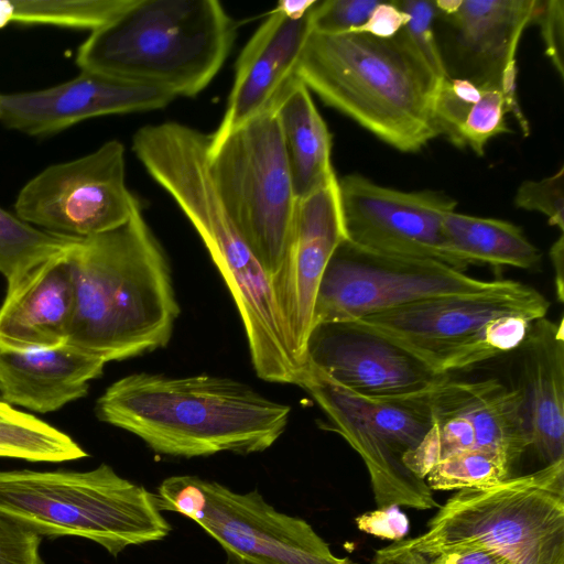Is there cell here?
<instances>
[{"instance_id":"obj_4","label":"cell","mask_w":564,"mask_h":564,"mask_svg":"<svg viewBox=\"0 0 564 564\" xmlns=\"http://www.w3.org/2000/svg\"><path fill=\"white\" fill-rule=\"evenodd\" d=\"M237 24L216 0H131L80 44V70L156 87L204 90L227 59Z\"/></svg>"},{"instance_id":"obj_20","label":"cell","mask_w":564,"mask_h":564,"mask_svg":"<svg viewBox=\"0 0 564 564\" xmlns=\"http://www.w3.org/2000/svg\"><path fill=\"white\" fill-rule=\"evenodd\" d=\"M70 248L34 268L7 291L0 307L1 346L33 349L66 344L75 308Z\"/></svg>"},{"instance_id":"obj_7","label":"cell","mask_w":564,"mask_h":564,"mask_svg":"<svg viewBox=\"0 0 564 564\" xmlns=\"http://www.w3.org/2000/svg\"><path fill=\"white\" fill-rule=\"evenodd\" d=\"M415 539L437 550H488L509 564H564V460L458 490Z\"/></svg>"},{"instance_id":"obj_17","label":"cell","mask_w":564,"mask_h":564,"mask_svg":"<svg viewBox=\"0 0 564 564\" xmlns=\"http://www.w3.org/2000/svg\"><path fill=\"white\" fill-rule=\"evenodd\" d=\"M175 98L156 87L80 70L53 87L0 95V121L30 135H50L95 117L161 109Z\"/></svg>"},{"instance_id":"obj_11","label":"cell","mask_w":564,"mask_h":564,"mask_svg":"<svg viewBox=\"0 0 564 564\" xmlns=\"http://www.w3.org/2000/svg\"><path fill=\"white\" fill-rule=\"evenodd\" d=\"M431 426L403 457V464L425 480L448 456L484 452L510 469L529 451L523 398L518 387L499 378L459 379L442 375L426 389Z\"/></svg>"},{"instance_id":"obj_28","label":"cell","mask_w":564,"mask_h":564,"mask_svg":"<svg viewBox=\"0 0 564 564\" xmlns=\"http://www.w3.org/2000/svg\"><path fill=\"white\" fill-rule=\"evenodd\" d=\"M478 96L470 99L465 108L462 124L453 144L468 147L476 154L484 155L485 147L491 138L510 133L506 113L511 112L519 122L524 135L530 132L529 123L520 108L518 99H512L492 84H478Z\"/></svg>"},{"instance_id":"obj_23","label":"cell","mask_w":564,"mask_h":564,"mask_svg":"<svg viewBox=\"0 0 564 564\" xmlns=\"http://www.w3.org/2000/svg\"><path fill=\"white\" fill-rule=\"evenodd\" d=\"M271 109L279 123L296 199L337 178L330 160L332 135L310 89L294 77Z\"/></svg>"},{"instance_id":"obj_39","label":"cell","mask_w":564,"mask_h":564,"mask_svg":"<svg viewBox=\"0 0 564 564\" xmlns=\"http://www.w3.org/2000/svg\"><path fill=\"white\" fill-rule=\"evenodd\" d=\"M318 2V0H281L272 9L291 19L305 17Z\"/></svg>"},{"instance_id":"obj_22","label":"cell","mask_w":564,"mask_h":564,"mask_svg":"<svg viewBox=\"0 0 564 564\" xmlns=\"http://www.w3.org/2000/svg\"><path fill=\"white\" fill-rule=\"evenodd\" d=\"M106 362L74 346L15 349L0 345V395L39 413L85 397Z\"/></svg>"},{"instance_id":"obj_30","label":"cell","mask_w":564,"mask_h":564,"mask_svg":"<svg viewBox=\"0 0 564 564\" xmlns=\"http://www.w3.org/2000/svg\"><path fill=\"white\" fill-rule=\"evenodd\" d=\"M371 564H509L484 549L437 550L420 544L415 538L392 542L377 550Z\"/></svg>"},{"instance_id":"obj_14","label":"cell","mask_w":564,"mask_h":564,"mask_svg":"<svg viewBox=\"0 0 564 564\" xmlns=\"http://www.w3.org/2000/svg\"><path fill=\"white\" fill-rule=\"evenodd\" d=\"M345 239L379 253L429 259L463 271L442 232L456 200L434 191L404 192L350 174L338 180Z\"/></svg>"},{"instance_id":"obj_36","label":"cell","mask_w":564,"mask_h":564,"mask_svg":"<svg viewBox=\"0 0 564 564\" xmlns=\"http://www.w3.org/2000/svg\"><path fill=\"white\" fill-rule=\"evenodd\" d=\"M355 522L360 531L393 542L403 540L410 529L406 514L398 506H387L367 511L359 514Z\"/></svg>"},{"instance_id":"obj_12","label":"cell","mask_w":564,"mask_h":564,"mask_svg":"<svg viewBox=\"0 0 564 564\" xmlns=\"http://www.w3.org/2000/svg\"><path fill=\"white\" fill-rule=\"evenodd\" d=\"M494 283L438 261L373 252L344 239L322 275L312 327L356 321L427 297L480 292Z\"/></svg>"},{"instance_id":"obj_29","label":"cell","mask_w":564,"mask_h":564,"mask_svg":"<svg viewBox=\"0 0 564 564\" xmlns=\"http://www.w3.org/2000/svg\"><path fill=\"white\" fill-rule=\"evenodd\" d=\"M511 469L499 458L484 452H467L441 459L425 477L434 490L487 488L511 477Z\"/></svg>"},{"instance_id":"obj_26","label":"cell","mask_w":564,"mask_h":564,"mask_svg":"<svg viewBox=\"0 0 564 564\" xmlns=\"http://www.w3.org/2000/svg\"><path fill=\"white\" fill-rule=\"evenodd\" d=\"M79 239L40 229L0 207V273L7 281V291Z\"/></svg>"},{"instance_id":"obj_38","label":"cell","mask_w":564,"mask_h":564,"mask_svg":"<svg viewBox=\"0 0 564 564\" xmlns=\"http://www.w3.org/2000/svg\"><path fill=\"white\" fill-rule=\"evenodd\" d=\"M550 258L552 260V264L555 271V289L556 296L558 301L562 303L564 300V281H563V268H564V236L560 234V237L552 245L550 249Z\"/></svg>"},{"instance_id":"obj_8","label":"cell","mask_w":564,"mask_h":564,"mask_svg":"<svg viewBox=\"0 0 564 564\" xmlns=\"http://www.w3.org/2000/svg\"><path fill=\"white\" fill-rule=\"evenodd\" d=\"M296 386L308 392L330 429L362 459L377 508L438 507L425 480L403 464L404 455L420 444L431 426L426 389L399 398H369L339 386L307 361Z\"/></svg>"},{"instance_id":"obj_32","label":"cell","mask_w":564,"mask_h":564,"mask_svg":"<svg viewBox=\"0 0 564 564\" xmlns=\"http://www.w3.org/2000/svg\"><path fill=\"white\" fill-rule=\"evenodd\" d=\"M517 207L539 212L547 217L549 225L564 231V167L539 181H524L514 196Z\"/></svg>"},{"instance_id":"obj_15","label":"cell","mask_w":564,"mask_h":564,"mask_svg":"<svg viewBox=\"0 0 564 564\" xmlns=\"http://www.w3.org/2000/svg\"><path fill=\"white\" fill-rule=\"evenodd\" d=\"M345 239L338 178L297 200L283 260L270 284L289 349L303 366L324 270Z\"/></svg>"},{"instance_id":"obj_33","label":"cell","mask_w":564,"mask_h":564,"mask_svg":"<svg viewBox=\"0 0 564 564\" xmlns=\"http://www.w3.org/2000/svg\"><path fill=\"white\" fill-rule=\"evenodd\" d=\"M379 3L380 0L318 1L311 14L312 30L327 35L351 33L366 23Z\"/></svg>"},{"instance_id":"obj_13","label":"cell","mask_w":564,"mask_h":564,"mask_svg":"<svg viewBox=\"0 0 564 564\" xmlns=\"http://www.w3.org/2000/svg\"><path fill=\"white\" fill-rule=\"evenodd\" d=\"M139 206L126 183L124 147L110 140L36 174L19 192L14 210L40 229L86 238L123 225Z\"/></svg>"},{"instance_id":"obj_34","label":"cell","mask_w":564,"mask_h":564,"mask_svg":"<svg viewBox=\"0 0 564 564\" xmlns=\"http://www.w3.org/2000/svg\"><path fill=\"white\" fill-rule=\"evenodd\" d=\"M40 543L36 532L0 513V564H44Z\"/></svg>"},{"instance_id":"obj_27","label":"cell","mask_w":564,"mask_h":564,"mask_svg":"<svg viewBox=\"0 0 564 564\" xmlns=\"http://www.w3.org/2000/svg\"><path fill=\"white\" fill-rule=\"evenodd\" d=\"M131 0H0V29L11 24H51L94 31Z\"/></svg>"},{"instance_id":"obj_2","label":"cell","mask_w":564,"mask_h":564,"mask_svg":"<svg viewBox=\"0 0 564 564\" xmlns=\"http://www.w3.org/2000/svg\"><path fill=\"white\" fill-rule=\"evenodd\" d=\"M99 421L173 457L221 452L241 455L271 447L286 430L291 408L240 381L198 375H128L98 398Z\"/></svg>"},{"instance_id":"obj_25","label":"cell","mask_w":564,"mask_h":564,"mask_svg":"<svg viewBox=\"0 0 564 564\" xmlns=\"http://www.w3.org/2000/svg\"><path fill=\"white\" fill-rule=\"evenodd\" d=\"M0 456L32 462H65L87 454L67 434L0 401Z\"/></svg>"},{"instance_id":"obj_24","label":"cell","mask_w":564,"mask_h":564,"mask_svg":"<svg viewBox=\"0 0 564 564\" xmlns=\"http://www.w3.org/2000/svg\"><path fill=\"white\" fill-rule=\"evenodd\" d=\"M442 232L463 270L471 264L528 270L541 261L540 250L510 221L451 210L443 218Z\"/></svg>"},{"instance_id":"obj_3","label":"cell","mask_w":564,"mask_h":564,"mask_svg":"<svg viewBox=\"0 0 564 564\" xmlns=\"http://www.w3.org/2000/svg\"><path fill=\"white\" fill-rule=\"evenodd\" d=\"M295 77L399 151L416 152L438 135L434 106L443 78L403 28L389 39L312 31Z\"/></svg>"},{"instance_id":"obj_5","label":"cell","mask_w":564,"mask_h":564,"mask_svg":"<svg viewBox=\"0 0 564 564\" xmlns=\"http://www.w3.org/2000/svg\"><path fill=\"white\" fill-rule=\"evenodd\" d=\"M0 513L39 535L91 540L112 556L171 532L154 492L107 464L87 471H0Z\"/></svg>"},{"instance_id":"obj_6","label":"cell","mask_w":564,"mask_h":564,"mask_svg":"<svg viewBox=\"0 0 564 564\" xmlns=\"http://www.w3.org/2000/svg\"><path fill=\"white\" fill-rule=\"evenodd\" d=\"M550 302L534 288L496 280L491 288L411 302L356 319L422 360L436 375L512 352Z\"/></svg>"},{"instance_id":"obj_16","label":"cell","mask_w":564,"mask_h":564,"mask_svg":"<svg viewBox=\"0 0 564 564\" xmlns=\"http://www.w3.org/2000/svg\"><path fill=\"white\" fill-rule=\"evenodd\" d=\"M305 361L339 386L379 399L421 392L442 376L357 321L314 325L306 341Z\"/></svg>"},{"instance_id":"obj_37","label":"cell","mask_w":564,"mask_h":564,"mask_svg":"<svg viewBox=\"0 0 564 564\" xmlns=\"http://www.w3.org/2000/svg\"><path fill=\"white\" fill-rule=\"evenodd\" d=\"M406 21L408 15L394 1H380L366 23L351 33H364L379 39H389L398 34Z\"/></svg>"},{"instance_id":"obj_19","label":"cell","mask_w":564,"mask_h":564,"mask_svg":"<svg viewBox=\"0 0 564 564\" xmlns=\"http://www.w3.org/2000/svg\"><path fill=\"white\" fill-rule=\"evenodd\" d=\"M513 379L524 406L529 451L542 467L564 460V328L542 317L533 321L512 351Z\"/></svg>"},{"instance_id":"obj_9","label":"cell","mask_w":564,"mask_h":564,"mask_svg":"<svg viewBox=\"0 0 564 564\" xmlns=\"http://www.w3.org/2000/svg\"><path fill=\"white\" fill-rule=\"evenodd\" d=\"M163 511L197 523L225 551V564H354L335 555L302 518L278 511L257 491L245 494L196 476H171L154 492Z\"/></svg>"},{"instance_id":"obj_31","label":"cell","mask_w":564,"mask_h":564,"mask_svg":"<svg viewBox=\"0 0 564 564\" xmlns=\"http://www.w3.org/2000/svg\"><path fill=\"white\" fill-rule=\"evenodd\" d=\"M394 2L408 15L403 30L420 54L440 78L448 76L446 63L434 30V22L437 19L435 2L427 0Z\"/></svg>"},{"instance_id":"obj_10","label":"cell","mask_w":564,"mask_h":564,"mask_svg":"<svg viewBox=\"0 0 564 564\" xmlns=\"http://www.w3.org/2000/svg\"><path fill=\"white\" fill-rule=\"evenodd\" d=\"M208 161L227 213L270 279L283 260L297 204L274 111L208 149Z\"/></svg>"},{"instance_id":"obj_21","label":"cell","mask_w":564,"mask_h":564,"mask_svg":"<svg viewBox=\"0 0 564 564\" xmlns=\"http://www.w3.org/2000/svg\"><path fill=\"white\" fill-rule=\"evenodd\" d=\"M437 18L453 29L458 52L476 74V84L501 88L517 70L516 52L524 29L533 22L539 0H438Z\"/></svg>"},{"instance_id":"obj_1","label":"cell","mask_w":564,"mask_h":564,"mask_svg":"<svg viewBox=\"0 0 564 564\" xmlns=\"http://www.w3.org/2000/svg\"><path fill=\"white\" fill-rule=\"evenodd\" d=\"M75 308L67 345L108 361L165 347L180 315L167 258L141 205L123 225L70 249Z\"/></svg>"},{"instance_id":"obj_18","label":"cell","mask_w":564,"mask_h":564,"mask_svg":"<svg viewBox=\"0 0 564 564\" xmlns=\"http://www.w3.org/2000/svg\"><path fill=\"white\" fill-rule=\"evenodd\" d=\"M312 10L300 19L271 10L254 31L237 59L226 109L218 128L210 134L209 150L248 121L270 110L295 77L313 31Z\"/></svg>"},{"instance_id":"obj_35","label":"cell","mask_w":564,"mask_h":564,"mask_svg":"<svg viewBox=\"0 0 564 564\" xmlns=\"http://www.w3.org/2000/svg\"><path fill=\"white\" fill-rule=\"evenodd\" d=\"M541 28L544 52L560 78H564V1L539 0L534 17Z\"/></svg>"}]
</instances>
